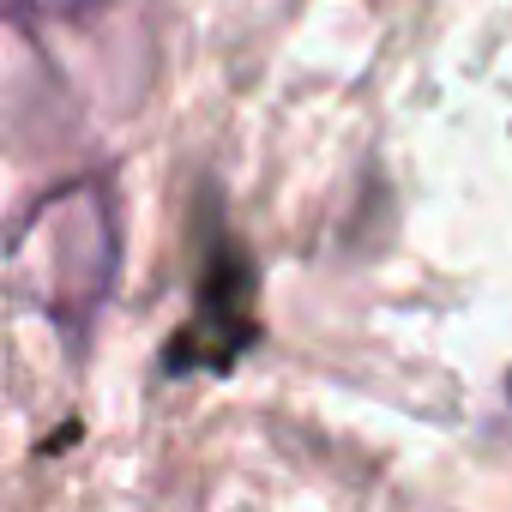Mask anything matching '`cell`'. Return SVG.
<instances>
[{
    "label": "cell",
    "instance_id": "6da1fadb",
    "mask_svg": "<svg viewBox=\"0 0 512 512\" xmlns=\"http://www.w3.org/2000/svg\"><path fill=\"white\" fill-rule=\"evenodd\" d=\"M115 266H121L115 199L103 181H73L31 211L13 247V290L37 314H49L67 338H85L97 308L109 302Z\"/></svg>",
    "mask_w": 512,
    "mask_h": 512
}]
</instances>
